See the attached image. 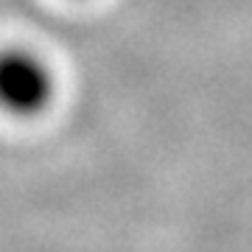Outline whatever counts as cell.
<instances>
[{
	"label": "cell",
	"instance_id": "cell-1",
	"mask_svg": "<svg viewBox=\"0 0 252 252\" xmlns=\"http://www.w3.org/2000/svg\"><path fill=\"white\" fill-rule=\"evenodd\" d=\"M54 95L51 70L28 51L0 54V107L17 115H34Z\"/></svg>",
	"mask_w": 252,
	"mask_h": 252
}]
</instances>
